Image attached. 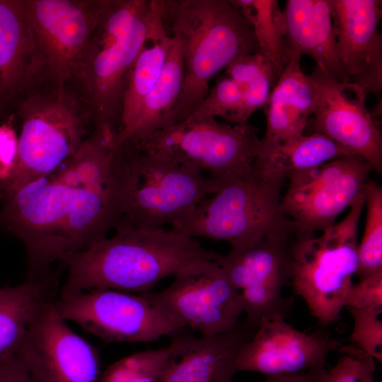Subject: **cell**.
I'll return each mask as SVG.
<instances>
[{"label": "cell", "mask_w": 382, "mask_h": 382, "mask_svg": "<svg viewBox=\"0 0 382 382\" xmlns=\"http://www.w3.org/2000/svg\"><path fill=\"white\" fill-rule=\"evenodd\" d=\"M115 132L96 125L58 169L3 194L0 224L23 243L30 279L108 237L118 219Z\"/></svg>", "instance_id": "cell-1"}, {"label": "cell", "mask_w": 382, "mask_h": 382, "mask_svg": "<svg viewBox=\"0 0 382 382\" xmlns=\"http://www.w3.org/2000/svg\"><path fill=\"white\" fill-rule=\"evenodd\" d=\"M89 248L63 262L67 277L59 296L98 288L149 292L161 280L205 266L217 253L195 238L165 228H117Z\"/></svg>", "instance_id": "cell-2"}, {"label": "cell", "mask_w": 382, "mask_h": 382, "mask_svg": "<svg viewBox=\"0 0 382 382\" xmlns=\"http://www.w3.org/2000/svg\"><path fill=\"white\" fill-rule=\"evenodd\" d=\"M158 1L166 30L180 42L184 66L182 91L167 127L193 113L219 71L259 47L250 24L231 0Z\"/></svg>", "instance_id": "cell-3"}, {"label": "cell", "mask_w": 382, "mask_h": 382, "mask_svg": "<svg viewBox=\"0 0 382 382\" xmlns=\"http://www.w3.org/2000/svg\"><path fill=\"white\" fill-rule=\"evenodd\" d=\"M118 220L114 228H170L187 218L222 181L126 141L115 146Z\"/></svg>", "instance_id": "cell-4"}, {"label": "cell", "mask_w": 382, "mask_h": 382, "mask_svg": "<svg viewBox=\"0 0 382 382\" xmlns=\"http://www.w3.org/2000/svg\"><path fill=\"white\" fill-rule=\"evenodd\" d=\"M285 180L253 166L248 173L223 180L214 194L170 228L195 238L225 241L233 250L265 239L287 238L295 227L280 208Z\"/></svg>", "instance_id": "cell-5"}, {"label": "cell", "mask_w": 382, "mask_h": 382, "mask_svg": "<svg viewBox=\"0 0 382 382\" xmlns=\"http://www.w3.org/2000/svg\"><path fill=\"white\" fill-rule=\"evenodd\" d=\"M16 165L1 194L54 172L78 151L95 127L91 108L68 84L28 93L20 102Z\"/></svg>", "instance_id": "cell-6"}, {"label": "cell", "mask_w": 382, "mask_h": 382, "mask_svg": "<svg viewBox=\"0 0 382 382\" xmlns=\"http://www.w3.org/2000/svg\"><path fill=\"white\" fill-rule=\"evenodd\" d=\"M365 199L364 188L340 222L320 236H301L290 254L293 290L321 326L338 323L357 274V232Z\"/></svg>", "instance_id": "cell-7"}, {"label": "cell", "mask_w": 382, "mask_h": 382, "mask_svg": "<svg viewBox=\"0 0 382 382\" xmlns=\"http://www.w3.org/2000/svg\"><path fill=\"white\" fill-rule=\"evenodd\" d=\"M258 132L248 124L187 119L129 141L144 152L209 172L223 181L252 169L261 146Z\"/></svg>", "instance_id": "cell-8"}, {"label": "cell", "mask_w": 382, "mask_h": 382, "mask_svg": "<svg viewBox=\"0 0 382 382\" xmlns=\"http://www.w3.org/2000/svg\"><path fill=\"white\" fill-rule=\"evenodd\" d=\"M57 314L107 342H148L172 336L184 327L151 298L110 289L59 296Z\"/></svg>", "instance_id": "cell-9"}, {"label": "cell", "mask_w": 382, "mask_h": 382, "mask_svg": "<svg viewBox=\"0 0 382 382\" xmlns=\"http://www.w3.org/2000/svg\"><path fill=\"white\" fill-rule=\"evenodd\" d=\"M103 0H23L37 76L74 80L97 26Z\"/></svg>", "instance_id": "cell-10"}, {"label": "cell", "mask_w": 382, "mask_h": 382, "mask_svg": "<svg viewBox=\"0 0 382 382\" xmlns=\"http://www.w3.org/2000/svg\"><path fill=\"white\" fill-rule=\"evenodd\" d=\"M371 170L364 158L349 154L293 173L281 210L300 236L323 231L364 190Z\"/></svg>", "instance_id": "cell-11"}, {"label": "cell", "mask_w": 382, "mask_h": 382, "mask_svg": "<svg viewBox=\"0 0 382 382\" xmlns=\"http://www.w3.org/2000/svg\"><path fill=\"white\" fill-rule=\"evenodd\" d=\"M287 238H270L226 255L216 260L231 284L249 328L261 320L285 316L289 304L282 289L291 277V257Z\"/></svg>", "instance_id": "cell-12"}, {"label": "cell", "mask_w": 382, "mask_h": 382, "mask_svg": "<svg viewBox=\"0 0 382 382\" xmlns=\"http://www.w3.org/2000/svg\"><path fill=\"white\" fill-rule=\"evenodd\" d=\"M149 295L184 328L190 326L202 336L234 330L243 313L216 258L205 266L175 276L168 287L159 292H149Z\"/></svg>", "instance_id": "cell-13"}, {"label": "cell", "mask_w": 382, "mask_h": 382, "mask_svg": "<svg viewBox=\"0 0 382 382\" xmlns=\"http://www.w3.org/2000/svg\"><path fill=\"white\" fill-rule=\"evenodd\" d=\"M308 76L316 90L310 125L313 131L362 157L372 169L381 173V134L365 107L366 96L361 88L328 77L317 67Z\"/></svg>", "instance_id": "cell-14"}, {"label": "cell", "mask_w": 382, "mask_h": 382, "mask_svg": "<svg viewBox=\"0 0 382 382\" xmlns=\"http://www.w3.org/2000/svg\"><path fill=\"white\" fill-rule=\"evenodd\" d=\"M53 303L30 327L18 354L37 382H98V352L57 314Z\"/></svg>", "instance_id": "cell-15"}, {"label": "cell", "mask_w": 382, "mask_h": 382, "mask_svg": "<svg viewBox=\"0 0 382 382\" xmlns=\"http://www.w3.org/2000/svg\"><path fill=\"white\" fill-rule=\"evenodd\" d=\"M340 342L322 333L299 331L276 316L260 321L254 336L240 348L237 371L258 372L267 377L297 374L325 366V358Z\"/></svg>", "instance_id": "cell-16"}, {"label": "cell", "mask_w": 382, "mask_h": 382, "mask_svg": "<svg viewBox=\"0 0 382 382\" xmlns=\"http://www.w3.org/2000/svg\"><path fill=\"white\" fill-rule=\"evenodd\" d=\"M153 4L125 40L105 49L88 50L74 81L92 110L96 125L116 132L132 66L147 39Z\"/></svg>", "instance_id": "cell-17"}, {"label": "cell", "mask_w": 382, "mask_h": 382, "mask_svg": "<svg viewBox=\"0 0 382 382\" xmlns=\"http://www.w3.org/2000/svg\"><path fill=\"white\" fill-rule=\"evenodd\" d=\"M340 62L366 96L382 90L381 1L329 0Z\"/></svg>", "instance_id": "cell-18"}, {"label": "cell", "mask_w": 382, "mask_h": 382, "mask_svg": "<svg viewBox=\"0 0 382 382\" xmlns=\"http://www.w3.org/2000/svg\"><path fill=\"white\" fill-rule=\"evenodd\" d=\"M277 22L288 55H307L328 77L349 82L340 62L329 0H287L284 10H277Z\"/></svg>", "instance_id": "cell-19"}, {"label": "cell", "mask_w": 382, "mask_h": 382, "mask_svg": "<svg viewBox=\"0 0 382 382\" xmlns=\"http://www.w3.org/2000/svg\"><path fill=\"white\" fill-rule=\"evenodd\" d=\"M178 332L170 336L175 357L163 382H232L236 357L249 340L243 330L196 337Z\"/></svg>", "instance_id": "cell-20"}, {"label": "cell", "mask_w": 382, "mask_h": 382, "mask_svg": "<svg viewBox=\"0 0 382 382\" xmlns=\"http://www.w3.org/2000/svg\"><path fill=\"white\" fill-rule=\"evenodd\" d=\"M301 56L289 53L288 62L266 105V132L260 148L299 136L308 126L316 104V90L300 64Z\"/></svg>", "instance_id": "cell-21"}, {"label": "cell", "mask_w": 382, "mask_h": 382, "mask_svg": "<svg viewBox=\"0 0 382 382\" xmlns=\"http://www.w3.org/2000/svg\"><path fill=\"white\" fill-rule=\"evenodd\" d=\"M37 77L23 0H0V93L6 102Z\"/></svg>", "instance_id": "cell-22"}, {"label": "cell", "mask_w": 382, "mask_h": 382, "mask_svg": "<svg viewBox=\"0 0 382 382\" xmlns=\"http://www.w3.org/2000/svg\"><path fill=\"white\" fill-rule=\"evenodd\" d=\"M54 276L0 287V363L18 354L37 318L56 300Z\"/></svg>", "instance_id": "cell-23"}, {"label": "cell", "mask_w": 382, "mask_h": 382, "mask_svg": "<svg viewBox=\"0 0 382 382\" xmlns=\"http://www.w3.org/2000/svg\"><path fill=\"white\" fill-rule=\"evenodd\" d=\"M152 4L148 37L132 66L115 135L126 130L134 121L144 99L162 72L174 41L163 25L158 0H152Z\"/></svg>", "instance_id": "cell-24"}, {"label": "cell", "mask_w": 382, "mask_h": 382, "mask_svg": "<svg viewBox=\"0 0 382 382\" xmlns=\"http://www.w3.org/2000/svg\"><path fill=\"white\" fill-rule=\"evenodd\" d=\"M349 154H353L325 135L313 132L260 148L253 167L265 175L287 179L293 173Z\"/></svg>", "instance_id": "cell-25"}, {"label": "cell", "mask_w": 382, "mask_h": 382, "mask_svg": "<svg viewBox=\"0 0 382 382\" xmlns=\"http://www.w3.org/2000/svg\"><path fill=\"white\" fill-rule=\"evenodd\" d=\"M162 72L144 99L133 123L116 134L113 146L125 141H136L155 130L166 127L168 117L182 91L184 66L181 45L174 37Z\"/></svg>", "instance_id": "cell-26"}, {"label": "cell", "mask_w": 382, "mask_h": 382, "mask_svg": "<svg viewBox=\"0 0 382 382\" xmlns=\"http://www.w3.org/2000/svg\"><path fill=\"white\" fill-rule=\"evenodd\" d=\"M250 24L259 52L270 62L277 79L289 59L287 48L277 22L276 0H231Z\"/></svg>", "instance_id": "cell-27"}, {"label": "cell", "mask_w": 382, "mask_h": 382, "mask_svg": "<svg viewBox=\"0 0 382 382\" xmlns=\"http://www.w3.org/2000/svg\"><path fill=\"white\" fill-rule=\"evenodd\" d=\"M225 75L242 93L246 122L255 111L266 106L277 81L272 66L260 52L241 57L228 66Z\"/></svg>", "instance_id": "cell-28"}, {"label": "cell", "mask_w": 382, "mask_h": 382, "mask_svg": "<svg viewBox=\"0 0 382 382\" xmlns=\"http://www.w3.org/2000/svg\"><path fill=\"white\" fill-rule=\"evenodd\" d=\"M175 357L170 345L125 357L109 365L98 382H163Z\"/></svg>", "instance_id": "cell-29"}, {"label": "cell", "mask_w": 382, "mask_h": 382, "mask_svg": "<svg viewBox=\"0 0 382 382\" xmlns=\"http://www.w3.org/2000/svg\"><path fill=\"white\" fill-rule=\"evenodd\" d=\"M366 219L358 245L357 276L361 280L382 272V188L369 180L365 186Z\"/></svg>", "instance_id": "cell-30"}, {"label": "cell", "mask_w": 382, "mask_h": 382, "mask_svg": "<svg viewBox=\"0 0 382 382\" xmlns=\"http://www.w3.org/2000/svg\"><path fill=\"white\" fill-rule=\"evenodd\" d=\"M216 117L222 118L231 125L247 124L243 117L242 93L237 83L226 75L209 90L204 100L187 119Z\"/></svg>", "instance_id": "cell-31"}, {"label": "cell", "mask_w": 382, "mask_h": 382, "mask_svg": "<svg viewBox=\"0 0 382 382\" xmlns=\"http://www.w3.org/2000/svg\"><path fill=\"white\" fill-rule=\"evenodd\" d=\"M337 364L323 376L322 382H376L374 359L356 345H340Z\"/></svg>", "instance_id": "cell-32"}, {"label": "cell", "mask_w": 382, "mask_h": 382, "mask_svg": "<svg viewBox=\"0 0 382 382\" xmlns=\"http://www.w3.org/2000/svg\"><path fill=\"white\" fill-rule=\"evenodd\" d=\"M354 320L350 340L374 359L382 361V309L346 307Z\"/></svg>", "instance_id": "cell-33"}, {"label": "cell", "mask_w": 382, "mask_h": 382, "mask_svg": "<svg viewBox=\"0 0 382 382\" xmlns=\"http://www.w3.org/2000/svg\"><path fill=\"white\" fill-rule=\"evenodd\" d=\"M345 307L382 309V272L352 284Z\"/></svg>", "instance_id": "cell-34"}, {"label": "cell", "mask_w": 382, "mask_h": 382, "mask_svg": "<svg viewBox=\"0 0 382 382\" xmlns=\"http://www.w3.org/2000/svg\"><path fill=\"white\" fill-rule=\"evenodd\" d=\"M18 139L13 127L0 125V188L11 178L16 165Z\"/></svg>", "instance_id": "cell-35"}, {"label": "cell", "mask_w": 382, "mask_h": 382, "mask_svg": "<svg viewBox=\"0 0 382 382\" xmlns=\"http://www.w3.org/2000/svg\"><path fill=\"white\" fill-rule=\"evenodd\" d=\"M0 382H37L22 358L13 355L0 363Z\"/></svg>", "instance_id": "cell-36"}, {"label": "cell", "mask_w": 382, "mask_h": 382, "mask_svg": "<svg viewBox=\"0 0 382 382\" xmlns=\"http://www.w3.org/2000/svg\"><path fill=\"white\" fill-rule=\"evenodd\" d=\"M325 366L306 371L267 377L265 382H322L326 372Z\"/></svg>", "instance_id": "cell-37"}, {"label": "cell", "mask_w": 382, "mask_h": 382, "mask_svg": "<svg viewBox=\"0 0 382 382\" xmlns=\"http://www.w3.org/2000/svg\"><path fill=\"white\" fill-rule=\"evenodd\" d=\"M4 103H5V102H4V99H3L2 96H1V93H0V108L1 107L2 105L4 104Z\"/></svg>", "instance_id": "cell-38"}]
</instances>
